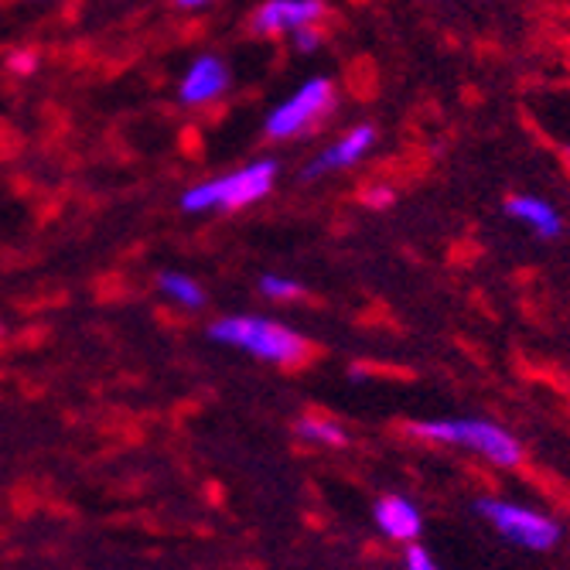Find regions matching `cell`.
I'll return each instance as SVG.
<instances>
[{"mask_svg": "<svg viewBox=\"0 0 570 570\" xmlns=\"http://www.w3.org/2000/svg\"><path fill=\"white\" fill-rule=\"evenodd\" d=\"M406 570H441V567L431 560L424 547H417V540H413V547L406 550Z\"/></svg>", "mask_w": 570, "mask_h": 570, "instance_id": "obj_14", "label": "cell"}, {"mask_svg": "<svg viewBox=\"0 0 570 570\" xmlns=\"http://www.w3.org/2000/svg\"><path fill=\"white\" fill-rule=\"evenodd\" d=\"M277 181V165L274 161H256L246 165L226 178L202 181L181 195V209L185 213H213V209H243L249 202H261L271 195Z\"/></svg>", "mask_w": 570, "mask_h": 570, "instance_id": "obj_2", "label": "cell"}, {"mask_svg": "<svg viewBox=\"0 0 570 570\" xmlns=\"http://www.w3.org/2000/svg\"><path fill=\"white\" fill-rule=\"evenodd\" d=\"M318 45H322V31H315L311 24L294 31V48H297V51H315Z\"/></svg>", "mask_w": 570, "mask_h": 570, "instance_id": "obj_15", "label": "cell"}, {"mask_svg": "<svg viewBox=\"0 0 570 570\" xmlns=\"http://www.w3.org/2000/svg\"><path fill=\"white\" fill-rule=\"evenodd\" d=\"M413 434L438 441V444L469 448V451L495 461L499 469H515V464L523 461V444L505 428L489 424V421H421V424H413Z\"/></svg>", "mask_w": 570, "mask_h": 570, "instance_id": "obj_3", "label": "cell"}, {"mask_svg": "<svg viewBox=\"0 0 570 570\" xmlns=\"http://www.w3.org/2000/svg\"><path fill=\"white\" fill-rule=\"evenodd\" d=\"M475 512L485 523H492L509 543L527 547V550H553L560 543V523L550 520V515L515 505V502H502V499H479Z\"/></svg>", "mask_w": 570, "mask_h": 570, "instance_id": "obj_4", "label": "cell"}, {"mask_svg": "<svg viewBox=\"0 0 570 570\" xmlns=\"http://www.w3.org/2000/svg\"><path fill=\"white\" fill-rule=\"evenodd\" d=\"M376 515V527L390 537V540H400V543H413L424 530V520H421V509L413 505L410 499L403 495H383L373 509Z\"/></svg>", "mask_w": 570, "mask_h": 570, "instance_id": "obj_9", "label": "cell"}, {"mask_svg": "<svg viewBox=\"0 0 570 570\" xmlns=\"http://www.w3.org/2000/svg\"><path fill=\"white\" fill-rule=\"evenodd\" d=\"M229 86V69L223 59L216 56H202L181 79V102H188V107H202V102H213L216 96H223Z\"/></svg>", "mask_w": 570, "mask_h": 570, "instance_id": "obj_8", "label": "cell"}, {"mask_svg": "<svg viewBox=\"0 0 570 570\" xmlns=\"http://www.w3.org/2000/svg\"><path fill=\"white\" fill-rule=\"evenodd\" d=\"M178 8H202V4H209V0H175Z\"/></svg>", "mask_w": 570, "mask_h": 570, "instance_id": "obj_18", "label": "cell"}, {"mask_svg": "<svg viewBox=\"0 0 570 570\" xmlns=\"http://www.w3.org/2000/svg\"><path fill=\"white\" fill-rule=\"evenodd\" d=\"M505 213L523 223L530 233H537L540 239H557L563 233V219L560 213L553 209V205L547 198H537V195H512L505 202Z\"/></svg>", "mask_w": 570, "mask_h": 570, "instance_id": "obj_10", "label": "cell"}, {"mask_svg": "<svg viewBox=\"0 0 570 570\" xmlns=\"http://www.w3.org/2000/svg\"><path fill=\"white\" fill-rule=\"evenodd\" d=\"M209 335L223 345L261 355L264 362H277V366H291V362H301L307 355V342L294 328L256 315L219 318L209 325Z\"/></svg>", "mask_w": 570, "mask_h": 570, "instance_id": "obj_1", "label": "cell"}, {"mask_svg": "<svg viewBox=\"0 0 570 570\" xmlns=\"http://www.w3.org/2000/svg\"><path fill=\"white\" fill-rule=\"evenodd\" d=\"M366 202H370V205H390V202H393V191H390V188H373Z\"/></svg>", "mask_w": 570, "mask_h": 570, "instance_id": "obj_17", "label": "cell"}, {"mask_svg": "<svg viewBox=\"0 0 570 570\" xmlns=\"http://www.w3.org/2000/svg\"><path fill=\"white\" fill-rule=\"evenodd\" d=\"M304 287L297 284V281H287V277H264L261 281V294L264 297H271V301H291V297H297Z\"/></svg>", "mask_w": 570, "mask_h": 570, "instance_id": "obj_13", "label": "cell"}, {"mask_svg": "<svg viewBox=\"0 0 570 570\" xmlns=\"http://www.w3.org/2000/svg\"><path fill=\"white\" fill-rule=\"evenodd\" d=\"M8 66H11V72H18V76H28V72H35L38 59L31 56V51H14Z\"/></svg>", "mask_w": 570, "mask_h": 570, "instance_id": "obj_16", "label": "cell"}, {"mask_svg": "<svg viewBox=\"0 0 570 570\" xmlns=\"http://www.w3.org/2000/svg\"><path fill=\"white\" fill-rule=\"evenodd\" d=\"M373 144H376V130H373L370 124H358V127H352L342 140H335L332 147H325V150L318 154V158L311 161V168L304 171V178H318V175L348 168V165H355Z\"/></svg>", "mask_w": 570, "mask_h": 570, "instance_id": "obj_7", "label": "cell"}, {"mask_svg": "<svg viewBox=\"0 0 570 570\" xmlns=\"http://www.w3.org/2000/svg\"><path fill=\"white\" fill-rule=\"evenodd\" d=\"M297 434L304 438V441H315V444H332V448H342L348 438H345V431L335 424V421H322V417H304L301 424H297Z\"/></svg>", "mask_w": 570, "mask_h": 570, "instance_id": "obj_11", "label": "cell"}, {"mask_svg": "<svg viewBox=\"0 0 570 570\" xmlns=\"http://www.w3.org/2000/svg\"><path fill=\"white\" fill-rule=\"evenodd\" d=\"M161 291L165 294H171L178 304H185V307H202L205 304V291L191 281V277H185V274H165L161 277Z\"/></svg>", "mask_w": 570, "mask_h": 570, "instance_id": "obj_12", "label": "cell"}, {"mask_svg": "<svg viewBox=\"0 0 570 570\" xmlns=\"http://www.w3.org/2000/svg\"><path fill=\"white\" fill-rule=\"evenodd\" d=\"M335 107V86L325 76L307 79L291 99H284L281 107L267 117V137L271 140H291L304 134L311 124H318L328 110Z\"/></svg>", "mask_w": 570, "mask_h": 570, "instance_id": "obj_5", "label": "cell"}, {"mask_svg": "<svg viewBox=\"0 0 570 570\" xmlns=\"http://www.w3.org/2000/svg\"><path fill=\"white\" fill-rule=\"evenodd\" d=\"M322 14H325L322 0H267L249 24L256 35H277V31H297L315 24Z\"/></svg>", "mask_w": 570, "mask_h": 570, "instance_id": "obj_6", "label": "cell"}]
</instances>
